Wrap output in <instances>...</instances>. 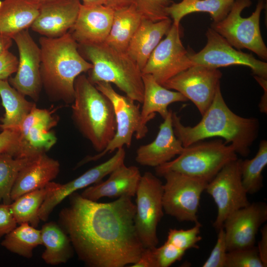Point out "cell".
<instances>
[{"label":"cell","instance_id":"obj_4","mask_svg":"<svg viewBox=\"0 0 267 267\" xmlns=\"http://www.w3.org/2000/svg\"><path fill=\"white\" fill-rule=\"evenodd\" d=\"M72 119L96 151L104 150L116 129L115 112L110 100L83 74L76 79Z\"/></svg>","mask_w":267,"mask_h":267},{"label":"cell","instance_id":"obj_7","mask_svg":"<svg viewBox=\"0 0 267 267\" xmlns=\"http://www.w3.org/2000/svg\"><path fill=\"white\" fill-rule=\"evenodd\" d=\"M251 3V0H235L226 17L219 22H213L211 28L235 48L247 49L267 60V47L260 26L261 13L265 8L264 1L259 0L252 14L246 18L242 17V11Z\"/></svg>","mask_w":267,"mask_h":267},{"label":"cell","instance_id":"obj_13","mask_svg":"<svg viewBox=\"0 0 267 267\" xmlns=\"http://www.w3.org/2000/svg\"><path fill=\"white\" fill-rule=\"evenodd\" d=\"M207 43L198 52L188 51L193 65L217 68L234 65L250 68L254 76L267 79V63L252 54L238 50L211 27L206 33Z\"/></svg>","mask_w":267,"mask_h":267},{"label":"cell","instance_id":"obj_48","mask_svg":"<svg viewBox=\"0 0 267 267\" xmlns=\"http://www.w3.org/2000/svg\"><path fill=\"white\" fill-rule=\"evenodd\" d=\"M85 5L105 4V0H82Z\"/></svg>","mask_w":267,"mask_h":267},{"label":"cell","instance_id":"obj_3","mask_svg":"<svg viewBox=\"0 0 267 267\" xmlns=\"http://www.w3.org/2000/svg\"><path fill=\"white\" fill-rule=\"evenodd\" d=\"M39 44L42 88L51 100L72 103L75 81L92 69L91 63L80 54L79 44L69 32L57 38L42 37Z\"/></svg>","mask_w":267,"mask_h":267},{"label":"cell","instance_id":"obj_9","mask_svg":"<svg viewBox=\"0 0 267 267\" xmlns=\"http://www.w3.org/2000/svg\"><path fill=\"white\" fill-rule=\"evenodd\" d=\"M164 212L179 222H199L197 216L200 200L208 181L178 172H168L162 176Z\"/></svg>","mask_w":267,"mask_h":267},{"label":"cell","instance_id":"obj_2","mask_svg":"<svg viewBox=\"0 0 267 267\" xmlns=\"http://www.w3.org/2000/svg\"><path fill=\"white\" fill-rule=\"evenodd\" d=\"M193 127L184 126L176 112H172L174 134L184 147L205 139L218 137L231 144L237 154L246 157L258 137L259 122L256 118H246L234 113L225 103L220 85L210 106Z\"/></svg>","mask_w":267,"mask_h":267},{"label":"cell","instance_id":"obj_43","mask_svg":"<svg viewBox=\"0 0 267 267\" xmlns=\"http://www.w3.org/2000/svg\"><path fill=\"white\" fill-rule=\"evenodd\" d=\"M153 248H144L138 260L130 267H158Z\"/></svg>","mask_w":267,"mask_h":267},{"label":"cell","instance_id":"obj_10","mask_svg":"<svg viewBox=\"0 0 267 267\" xmlns=\"http://www.w3.org/2000/svg\"><path fill=\"white\" fill-rule=\"evenodd\" d=\"M96 88L111 102L115 112L116 129L115 135L105 149L93 156H88L78 163L76 168L91 161H96L108 153L131 145L133 135L136 139L142 138L140 129V110L139 105L127 96L118 93L111 84L100 82Z\"/></svg>","mask_w":267,"mask_h":267},{"label":"cell","instance_id":"obj_15","mask_svg":"<svg viewBox=\"0 0 267 267\" xmlns=\"http://www.w3.org/2000/svg\"><path fill=\"white\" fill-rule=\"evenodd\" d=\"M222 77V73L217 68L194 65L162 86L183 94L203 115L213 101Z\"/></svg>","mask_w":267,"mask_h":267},{"label":"cell","instance_id":"obj_30","mask_svg":"<svg viewBox=\"0 0 267 267\" xmlns=\"http://www.w3.org/2000/svg\"><path fill=\"white\" fill-rule=\"evenodd\" d=\"M142 19L133 4L114 10L111 28L105 43L117 50L126 52Z\"/></svg>","mask_w":267,"mask_h":267},{"label":"cell","instance_id":"obj_11","mask_svg":"<svg viewBox=\"0 0 267 267\" xmlns=\"http://www.w3.org/2000/svg\"><path fill=\"white\" fill-rule=\"evenodd\" d=\"M54 110L40 109L35 104L20 127L17 142L8 153L15 158H30L50 150L57 141L52 129L58 118Z\"/></svg>","mask_w":267,"mask_h":267},{"label":"cell","instance_id":"obj_40","mask_svg":"<svg viewBox=\"0 0 267 267\" xmlns=\"http://www.w3.org/2000/svg\"><path fill=\"white\" fill-rule=\"evenodd\" d=\"M18 59L9 50L0 55V80H8L17 71Z\"/></svg>","mask_w":267,"mask_h":267},{"label":"cell","instance_id":"obj_39","mask_svg":"<svg viewBox=\"0 0 267 267\" xmlns=\"http://www.w3.org/2000/svg\"><path fill=\"white\" fill-rule=\"evenodd\" d=\"M218 232L216 243L203 267H224L227 251L223 227Z\"/></svg>","mask_w":267,"mask_h":267},{"label":"cell","instance_id":"obj_14","mask_svg":"<svg viewBox=\"0 0 267 267\" xmlns=\"http://www.w3.org/2000/svg\"><path fill=\"white\" fill-rule=\"evenodd\" d=\"M180 25L172 26L149 56L141 71L142 74L151 75L162 85L179 73L194 65L188 56V51L181 41Z\"/></svg>","mask_w":267,"mask_h":267},{"label":"cell","instance_id":"obj_29","mask_svg":"<svg viewBox=\"0 0 267 267\" xmlns=\"http://www.w3.org/2000/svg\"><path fill=\"white\" fill-rule=\"evenodd\" d=\"M0 96L5 111L0 128L2 130L18 131L36 103L28 101L25 96L10 85L8 80H0Z\"/></svg>","mask_w":267,"mask_h":267},{"label":"cell","instance_id":"obj_12","mask_svg":"<svg viewBox=\"0 0 267 267\" xmlns=\"http://www.w3.org/2000/svg\"><path fill=\"white\" fill-rule=\"evenodd\" d=\"M240 160L237 159L225 165L207 184L205 190L217 207L213 226L218 231L227 218L236 211L250 204L242 182Z\"/></svg>","mask_w":267,"mask_h":267},{"label":"cell","instance_id":"obj_8","mask_svg":"<svg viewBox=\"0 0 267 267\" xmlns=\"http://www.w3.org/2000/svg\"><path fill=\"white\" fill-rule=\"evenodd\" d=\"M163 184L151 172L141 175L136 192L134 225L144 248L157 246V230L164 215Z\"/></svg>","mask_w":267,"mask_h":267},{"label":"cell","instance_id":"obj_27","mask_svg":"<svg viewBox=\"0 0 267 267\" xmlns=\"http://www.w3.org/2000/svg\"><path fill=\"white\" fill-rule=\"evenodd\" d=\"M45 250L42 259L47 264L55 266L67 263L74 250L70 239L60 225L54 222L45 223L41 229Z\"/></svg>","mask_w":267,"mask_h":267},{"label":"cell","instance_id":"obj_18","mask_svg":"<svg viewBox=\"0 0 267 267\" xmlns=\"http://www.w3.org/2000/svg\"><path fill=\"white\" fill-rule=\"evenodd\" d=\"M126 152L124 147L106 161L88 170L79 177L65 183L48 196L42 205L39 216L41 221L46 222L54 209L64 199L78 190L96 184L124 163Z\"/></svg>","mask_w":267,"mask_h":267},{"label":"cell","instance_id":"obj_21","mask_svg":"<svg viewBox=\"0 0 267 267\" xmlns=\"http://www.w3.org/2000/svg\"><path fill=\"white\" fill-rule=\"evenodd\" d=\"M172 112L169 110L155 139L137 149L135 161L139 164L155 168L172 160L183 151L184 147L174 134Z\"/></svg>","mask_w":267,"mask_h":267},{"label":"cell","instance_id":"obj_44","mask_svg":"<svg viewBox=\"0 0 267 267\" xmlns=\"http://www.w3.org/2000/svg\"><path fill=\"white\" fill-rule=\"evenodd\" d=\"M262 237L257 247L260 258L265 267L267 266V226L265 225L261 230Z\"/></svg>","mask_w":267,"mask_h":267},{"label":"cell","instance_id":"obj_16","mask_svg":"<svg viewBox=\"0 0 267 267\" xmlns=\"http://www.w3.org/2000/svg\"><path fill=\"white\" fill-rule=\"evenodd\" d=\"M12 39L16 44L19 59L16 74L14 77L9 78L8 82L20 93L36 102L43 88L40 76V47L28 29L17 33Z\"/></svg>","mask_w":267,"mask_h":267},{"label":"cell","instance_id":"obj_38","mask_svg":"<svg viewBox=\"0 0 267 267\" xmlns=\"http://www.w3.org/2000/svg\"><path fill=\"white\" fill-rule=\"evenodd\" d=\"M158 267H168L180 260L185 251L166 241L159 247L153 248Z\"/></svg>","mask_w":267,"mask_h":267},{"label":"cell","instance_id":"obj_24","mask_svg":"<svg viewBox=\"0 0 267 267\" xmlns=\"http://www.w3.org/2000/svg\"><path fill=\"white\" fill-rule=\"evenodd\" d=\"M59 171V162L46 153L31 158L18 173L11 190L12 201L26 193L44 186L57 177Z\"/></svg>","mask_w":267,"mask_h":267},{"label":"cell","instance_id":"obj_34","mask_svg":"<svg viewBox=\"0 0 267 267\" xmlns=\"http://www.w3.org/2000/svg\"><path fill=\"white\" fill-rule=\"evenodd\" d=\"M15 158L6 152L0 153V202L10 205L11 193L19 172L30 160Z\"/></svg>","mask_w":267,"mask_h":267},{"label":"cell","instance_id":"obj_32","mask_svg":"<svg viewBox=\"0 0 267 267\" xmlns=\"http://www.w3.org/2000/svg\"><path fill=\"white\" fill-rule=\"evenodd\" d=\"M1 245L13 253L31 258L34 249L43 245L41 230L27 222L22 223L4 236Z\"/></svg>","mask_w":267,"mask_h":267},{"label":"cell","instance_id":"obj_41","mask_svg":"<svg viewBox=\"0 0 267 267\" xmlns=\"http://www.w3.org/2000/svg\"><path fill=\"white\" fill-rule=\"evenodd\" d=\"M10 205L0 204V240L17 226Z\"/></svg>","mask_w":267,"mask_h":267},{"label":"cell","instance_id":"obj_20","mask_svg":"<svg viewBox=\"0 0 267 267\" xmlns=\"http://www.w3.org/2000/svg\"><path fill=\"white\" fill-rule=\"evenodd\" d=\"M81 4L80 0H55L43 4L31 28L44 37H61L73 27Z\"/></svg>","mask_w":267,"mask_h":267},{"label":"cell","instance_id":"obj_5","mask_svg":"<svg viewBox=\"0 0 267 267\" xmlns=\"http://www.w3.org/2000/svg\"><path fill=\"white\" fill-rule=\"evenodd\" d=\"M79 47L92 65L88 77L92 83L113 84L126 96L142 103L144 89L141 71L127 52L117 50L105 43L79 44Z\"/></svg>","mask_w":267,"mask_h":267},{"label":"cell","instance_id":"obj_23","mask_svg":"<svg viewBox=\"0 0 267 267\" xmlns=\"http://www.w3.org/2000/svg\"><path fill=\"white\" fill-rule=\"evenodd\" d=\"M143 99L140 110V129L142 138L147 132V123L158 113L164 119L169 113L168 106L188 100L181 93L168 89L159 84L150 74H142Z\"/></svg>","mask_w":267,"mask_h":267},{"label":"cell","instance_id":"obj_6","mask_svg":"<svg viewBox=\"0 0 267 267\" xmlns=\"http://www.w3.org/2000/svg\"><path fill=\"white\" fill-rule=\"evenodd\" d=\"M202 141L184 147L176 158L155 167L156 175L175 172L209 182L225 165L238 159L234 147L221 139Z\"/></svg>","mask_w":267,"mask_h":267},{"label":"cell","instance_id":"obj_26","mask_svg":"<svg viewBox=\"0 0 267 267\" xmlns=\"http://www.w3.org/2000/svg\"><path fill=\"white\" fill-rule=\"evenodd\" d=\"M40 6L27 0H0V33L12 38L28 29L38 15Z\"/></svg>","mask_w":267,"mask_h":267},{"label":"cell","instance_id":"obj_1","mask_svg":"<svg viewBox=\"0 0 267 267\" xmlns=\"http://www.w3.org/2000/svg\"><path fill=\"white\" fill-rule=\"evenodd\" d=\"M58 223L69 237L78 259L89 267H123L135 263L144 247L134 225L135 204L122 196L108 203L69 195Z\"/></svg>","mask_w":267,"mask_h":267},{"label":"cell","instance_id":"obj_36","mask_svg":"<svg viewBox=\"0 0 267 267\" xmlns=\"http://www.w3.org/2000/svg\"><path fill=\"white\" fill-rule=\"evenodd\" d=\"M143 19L159 21L170 18L166 9L174 1L172 0H131Z\"/></svg>","mask_w":267,"mask_h":267},{"label":"cell","instance_id":"obj_45","mask_svg":"<svg viewBox=\"0 0 267 267\" xmlns=\"http://www.w3.org/2000/svg\"><path fill=\"white\" fill-rule=\"evenodd\" d=\"M254 78L259 85L264 89V93L261 97L259 104V108L261 112L267 114V79L254 76Z\"/></svg>","mask_w":267,"mask_h":267},{"label":"cell","instance_id":"obj_46","mask_svg":"<svg viewBox=\"0 0 267 267\" xmlns=\"http://www.w3.org/2000/svg\"><path fill=\"white\" fill-rule=\"evenodd\" d=\"M132 4L131 0H105V5L114 10L128 6Z\"/></svg>","mask_w":267,"mask_h":267},{"label":"cell","instance_id":"obj_25","mask_svg":"<svg viewBox=\"0 0 267 267\" xmlns=\"http://www.w3.org/2000/svg\"><path fill=\"white\" fill-rule=\"evenodd\" d=\"M172 23L171 18L155 22L142 19L126 51L141 71Z\"/></svg>","mask_w":267,"mask_h":267},{"label":"cell","instance_id":"obj_19","mask_svg":"<svg viewBox=\"0 0 267 267\" xmlns=\"http://www.w3.org/2000/svg\"><path fill=\"white\" fill-rule=\"evenodd\" d=\"M114 10L105 4L81 3L71 33L79 44L105 43L110 32Z\"/></svg>","mask_w":267,"mask_h":267},{"label":"cell","instance_id":"obj_35","mask_svg":"<svg viewBox=\"0 0 267 267\" xmlns=\"http://www.w3.org/2000/svg\"><path fill=\"white\" fill-rule=\"evenodd\" d=\"M202 224L195 223V225L189 229H170L168 233L166 241L174 245L185 252L191 248H199L197 243L202 239L199 235Z\"/></svg>","mask_w":267,"mask_h":267},{"label":"cell","instance_id":"obj_17","mask_svg":"<svg viewBox=\"0 0 267 267\" xmlns=\"http://www.w3.org/2000/svg\"><path fill=\"white\" fill-rule=\"evenodd\" d=\"M267 220V205L263 202L251 203L231 214L225 220L227 251L255 246L259 228Z\"/></svg>","mask_w":267,"mask_h":267},{"label":"cell","instance_id":"obj_31","mask_svg":"<svg viewBox=\"0 0 267 267\" xmlns=\"http://www.w3.org/2000/svg\"><path fill=\"white\" fill-rule=\"evenodd\" d=\"M235 0H182L173 2L166 11L173 23L179 25L185 16L195 12H204L209 14L214 22L224 19L230 11Z\"/></svg>","mask_w":267,"mask_h":267},{"label":"cell","instance_id":"obj_47","mask_svg":"<svg viewBox=\"0 0 267 267\" xmlns=\"http://www.w3.org/2000/svg\"><path fill=\"white\" fill-rule=\"evenodd\" d=\"M12 39L0 33V55L8 50L12 44Z\"/></svg>","mask_w":267,"mask_h":267},{"label":"cell","instance_id":"obj_42","mask_svg":"<svg viewBox=\"0 0 267 267\" xmlns=\"http://www.w3.org/2000/svg\"><path fill=\"white\" fill-rule=\"evenodd\" d=\"M19 132L16 130H4L0 134V153L9 152L17 142Z\"/></svg>","mask_w":267,"mask_h":267},{"label":"cell","instance_id":"obj_37","mask_svg":"<svg viewBox=\"0 0 267 267\" xmlns=\"http://www.w3.org/2000/svg\"><path fill=\"white\" fill-rule=\"evenodd\" d=\"M224 267H265L257 247L228 251Z\"/></svg>","mask_w":267,"mask_h":267},{"label":"cell","instance_id":"obj_28","mask_svg":"<svg viewBox=\"0 0 267 267\" xmlns=\"http://www.w3.org/2000/svg\"><path fill=\"white\" fill-rule=\"evenodd\" d=\"M61 184L51 181L44 186L26 193L10 204L12 214L18 224L27 222L37 227L40 222L39 210L46 199L61 187Z\"/></svg>","mask_w":267,"mask_h":267},{"label":"cell","instance_id":"obj_49","mask_svg":"<svg viewBox=\"0 0 267 267\" xmlns=\"http://www.w3.org/2000/svg\"><path fill=\"white\" fill-rule=\"evenodd\" d=\"M27 0L41 5L43 4H44V3H46L53 1V0Z\"/></svg>","mask_w":267,"mask_h":267},{"label":"cell","instance_id":"obj_33","mask_svg":"<svg viewBox=\"0 0 267 267\" xmlns=\"http://www.w3.org/2000/svg\"><path fill=\"white\" fill-rule=\"evenodd\" d=\"M267 165V141H261L258 152L251 159L240 160L243 185L247 194H253L263 186L262 172Z\"/></svg>","mask_w":267,"mask_h":267},{"label":"cell","instance_id":"obj_22","mask_svg":"<svg viewBox=\"0 0 267 267\" xmlns=\"http://www.w3.org/2000/svg\"><path fill=\"white\" fill-rule=\"evenodd\" d=\"M107 179L86 188L81 194L85 198L97 201L104 197H133L135 195L141 174L138 168L123 164L110 174Z\"/></svg>","mask_w":267,"mask_h":267}]
</instances>
